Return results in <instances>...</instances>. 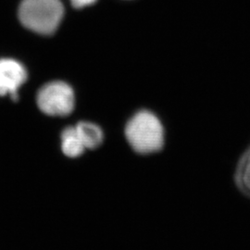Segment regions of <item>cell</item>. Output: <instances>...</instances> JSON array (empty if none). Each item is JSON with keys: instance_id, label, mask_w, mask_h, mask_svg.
Here are the masks:
<instances>
[{"instance_id": "6da1fadb", "label": "cell", "mask_w": 250, "mask_h": 250, "mask_svg": "<svg viewBox=\"0 0 250 250\" xmlns=\"http://www.w3.org/2000/svg\"><path fill=\"white\" fill-rule=\"evenodd\" d=\"M125 135L134 151L140 154L160 151L164 144L161 122L148 110H141L134 115L125 127Z\"/></svg>"}, {"instance_id": "7a4b0ae2", "label": "cell", "mask_w": 250, "mask_h": 250, "mask_svg": "<svg viewBox=\"0 0 250 250\" xmlns=\"http://www.w3.org/2000/svg\"><path fill=\"white\" fill-rule=\"evenodd\" d=\"M61 0H22L19 8V18L29 30L40 35H52L63 18Z\"/></svg>"}, {"instance_id": "3957f363", "label": "cell", "mask_w": 250, "mask_h": 250, "mask_svg": "<svg viewBox=\"0 0 250 250\" xmlns=\"http://www.w3.org/2000/svg\"><path fill=\"white\" fill-rule=\"evenodd\" d=\"M37 106L48 116L65 117L74 109L75 97L72 87L64 82H51L37 94Z\"/></svg>"}, {"instance_id": "277c9868", "label": "cell", "mask_w": 250, "mask_h": 250, "mask_svg": "<svg viewBox=\"0 0 250 250\" xmlns=\"http://www.w3.org/2000/svg\"><path fill=\"white\" fill-rule=\"evenodd\" d=\"M27 79L26 69L12 59H0V96L18 99L20 87Z\"/></svg>"}, {"instance_id": "5b68a950", "label": "cell", "mask_w": 250, "mask_h": 250, "mask_svg": "<svg viewBox=\"0 0 250 250\" xmlns=\"http://www.w3.org/2000/svg\"><path fill=\"white\" fill-rule=\"evenodd\" d=\"M61 150L68 159H78L86 150L75 126H68L61 133Z\"/></svg>"}, {"instance_id": "8992f818", "label": "cell", "mask_w": 250, "mask_h": 250, "mask_svg": "<svg viewBox=\"0 0 250 250\" xmlns=\"http://www.w3.org/2000/svg\"><path fill=\"white\" fill-rule=\"evenodd\" d=\"M76 131L86 149H97L104 142V133L99 125L91 122H80Z\"/></svg>"}, {"instance_id": "52a82bcc", "label": "cell", "mask_w": 250, "mask_h": 250, "mask_svg": "<svg viewBox=\"0 0 250 250\" xmlns=\"http://www.w3.org/2000/svg\"><path fill=\"white\" fill-rule=\"evenodd\" d=\"M72 6L76 9H83L97 2V0H70Z\"/></svg>"}]
</instances>
